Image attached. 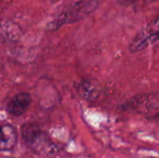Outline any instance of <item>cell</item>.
Instances as JSON below:
<instances>
[{"instance_id": "obj_1", "label": "cell", "mask_w": 159, "mask_h": 158, "mask_svg": "<svg viewBox=\"0 0 159 158\" xmlns=\"http://www.w3.org/2000/svg\"><path fill=\"white\" fill-rule=\"evenodd\" d=\"M99 3V0L76 1L65 7L57 17L50 20L47 25V29L55 31L66 24H73L84 20L97 9Z\"/></svg>"}, {"instance_id": "obj_2", "label": "cell", "mask_w": 159, "mask_h": 158, "mask_svg": "<svg viewBox=\"0 0 159 158\" xmlns=\"http://www.w3.org/2000/svg\"><path fill=\"white\" fill-rule=\"evenodd\" d=\"M20 136L25 145L36 155L53 156L59 152L57 144L48 134L34 124H24L20 128Z\"/></svg>"}, {"instance_id": "obj_3", "label": "cell", "mask_w": 159, "mask_h": 158, "mask_svg": "<svg viewBox=\"0 0 159 158\" xmlns=\"http://www.w3.org/2000/svg\"><path fill=\"white\" fill-rule=\"evenodd\" d=\"M158 17L147 23L131 40L129 45V50L131 53H137L157 43L158 40Z\"/></svg>"}, {"instance_id": "obj_4", "label": "cell", "mask_w": 159, "mask_h": 158, "mask_svg": "<svg viewBox=\"0 0 159 158\" xmlns=\"http://www.w3.org/2000/svg\"><path fill=\"white\" fill-rule=\"evenodd\" d=\"M32 103V97L27 92L15 94L7 104V112L15 117L24 115Z\"/></svg>"}, {"instance_id": "obj_5", "label": "cell", "mask_w": 159, "mask_h": 158, "mask_svg": "<svg viewBox=\"0 0 159 158\" xmlns=\"http://www.w3.org/2000/svg\"><path fill=\"white\" fill-rule=\"evenodd\" d=\"M18 142V132L11 125L0 126V152L11 151Z\"/></svg>"}, {"instance_id": "obj_6", "label": "cell", "mask_w": 159, "mask_h": 158, "mask_svg": "<svg viewBox=\"0 0 159 158\" xmlns=\"http://www.w3.org/2000/svg\"><path fill=\"white\" fill-rule=\"evenodd\" d=\"M76 91L79 95L89 102L96 101L100 96V86L94 80H84L76 85Z\"/></svg>"}, {"instance_id": "obj_7", "label": "cell", "mask_w": 159, "mask_h": 158, "mask_svg": "<svg viewBox=\"0 0 159 158\" xmlns=\"http://www.w3.org/2000/svg\"><path fill=\"white\" fill-rule=\"evenodd\" d=\"M137 0H116L117 4L121 7H129L134 4Z\"/></svg>"}]
</instances>
